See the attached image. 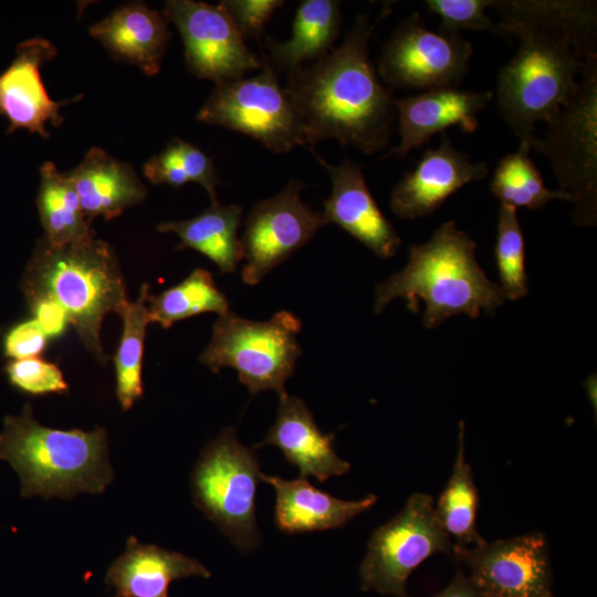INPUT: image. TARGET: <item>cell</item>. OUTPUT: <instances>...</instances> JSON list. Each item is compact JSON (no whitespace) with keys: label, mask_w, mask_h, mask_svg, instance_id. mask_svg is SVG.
Segmentation results:
<instances>
[{"label":"cell","mask_w":597,"mask_h":597,"mask_svg":"<svg viewBox=\"0 0 597 597\" xmlns=\"http://www.w3.org/2000/svg\"><path fill=\"white\" fill-rule=\"evenodd\" d=\"M505 39L520 45L498 72L496 107L519 140L534 136L570 98L586 65L597 59V2L495 0Z\"/></svg>","instance_id":"obj_1"},{"label":"cell","mask_w":597,"mask_h":597,"mask_svg":"<svg viewBox=\"0 0 597 597\" xmlns=\"http://www.w3.org/2000/svg\"><path fill=\"white\" fill-rule=\"evenodd\" d=\"M389 13L386 6L375 22L357 14L338 46L287 73L284 90L300 117L306 148L334 138L371 155L389 143L395 98L369 59L373 31Z\"/></svg>","instance_id":"obj_2"},{"label":"cell","mask_w":597,"mask_h":597,"mask_svg":"<svg viewBox=\"0 0 597 597\" xmlns=\"http://www.w3.org/2000/svg\"><path fill=\"white\" fill-rule=\"evenodd\" d=\"M475 248L474 240L453 220L443 222L427 242L410 245L401 271L377 285L375 312L380 314L394 298H404L407 308L418 314L422 301L426 328L459 314L471 318L482 311L493 314L505 297L479 265Z\"/></svg>","instance_id":"obj_3"},{"label":"cell","mask_w":597,"mask_h":597,"mask_svg":"<svg viewBox=\"0 0 597 597\" xmlns=\"http://www.w3.org/2000/svg\"><path fill=\"white\" fill-rule=\"evenodd\" d=\"M27 301L45 298L66 313L82 343L106 362L100 333L104 317L128 301L118 260L109 244L95 238L74 244L38 241L22 276Z\"/></svg>","instance_id":"obj_4"},{"label":"cell","mask_w":597,"mask_h":597,"mask_svg":"<svg viewBox=\"0 0 597 597\" xmlns=\"http://www.w3.org/2000/svg\"><path fill=\"white\" fill-rule=\"evenodd\" d=\"M0 459L18 473L23 498L98 494L113 480L104 428L92 431L48 428L35 420L30 404L19 416L4 418Z\"/></svg>","instance_id":"obj_5"},{"label":"cell","mask_w":597,"mask_h":597,"mask_svg":"<svg viewBox=\"0 0 597 597\" xmlns=\"http://www.w3.org/2000/svg\"><path fill=\"white\" fill-rule=\"evenodd\" d=\"M261 474L254 449L243 446L231 427L207 444L191 473L195 505L243 553L261 541L255 517Z\"/></svg>","instance_id":"obj_6"},{"label":"cell","mask_w":597,"mask_h":597,"mask_svg":"<svg viewBox=\"0 0 597 597\" xmlns=\"http://www.w3.org/2000/svg\"><path fill=\"white\" fill-rule=\"evenodd\" d=\"M543 138L527 139L551 163L559 189L573 197L576 226L597 220V59L584 69L576 91L547 122Z\"/></svg>","instance_id":"obj_7"},{"label":"cell","mask_w":597,"mask_h":597,"mask_svg":"<svg viewBox=\"0 0 597 597\" xmlns=\"http://www.w3.org/2000/svg\"><path fill=\"white\" fill-rule=\"evenodd\" d=\"M300 318L280 311L269 321L258 322L227 313L212 328L211 339L199 359L210 370L223 367L237 370L252 396L274 390L280 396L301 355L296 336Z\"/></svg>","instance_id":"obj_8"},{"label":"cell","mask_w":597,"mask_h":597,"mask_svg":"<svg viewBox=\"0 0 597 597\" xmlns=\"http://www.w3.org/2000/svg\"><path fill=\"white\" fill-rule=\"evenodd\" d=\"M197 119L250 136L276 154L305 147L297 112L266 60L255 76L217 84Z\"/></svg>","instance_id":"obj_9"},{"label":"cell","mask_w":597,"mask_h":597,"mask_svg":"<svg viewBox=\"0 0 597 597\" xmlns=\"http://www.w3.org/2000/svg\"><path fill=\"white\" fill-rule=\"evenodd\" d=\"M452 547L436 517L433 499L413 493L397 515L371 533L359 567L362 589L409 597L411 573L433 554L452 555Z\"/></svg>","instance_id":"obj_10"},{"label":"cell","mask_w":597,"mask_h":597,"mask_svg":"<svg viewBox=\"0 0 597 597\" xmlns=\"http://www.w3.org/2000/svg\"><path fill=\"white\" fill-rule=\"evenodd\" d=\"M473 54L459 33L426 28L418 12L400 21L378 59V74L391 87L429 91L457 87Z\"/></svg>","instance_id":"obj_11"},{"label":"cell","mask_w":597,"mask_h":597,"mask_svg":"<svg viewBox=\"0 0 597 597\" xmlns=\"http://www.w3.org/2000/svg\"><path fill=\"white\" fill-rule=\"evenodd\" d=\"M163 15L177 27L187 67L199 78L217 85L244 77L263 64L219 4L168 0Z\"/></svg>","instance_id":"obj_12"},{"label":"cell","mask_w":597,"mask_h":597,"mask_svg":"<svg viewBox=\"0 0 597 597\" xmlns=\"http://www.w3.org/2000/svg\"><path fill=\"white\" fill-rule=\"evenodd\" d=\"M303 187L301 181L291 180L273 197L256 201L250 210L240 238L247 260L241 274L245 284L261 282L327 224L323 212L302 201Z\"/></svg>","instance_id":"obj_13"},{"label":"cell","mask_w":597,"mask_h":597,"mask_svg":"<svg viewBox=\"0 0 597 597\" xmlns=\"http://www.w3.org/2000/svg\"><path fill=\"white\" fill-rule=\"evenodd\" d=\"M452 556L468 566V577L481 597L552 595L548 543L542 532L453 548Z\"/></svg>","instance_id":"obj_14"},{"label":"cell","mask_w":597,"mask_h":597,"mask_svg":"<svg viewBox=\"0 0 597 597\" xmlns=\"http://www.w3.org/2000/svg\"><path fill=\"white\" fill-rule=\"evenodd\" d=\"M15 57L0 73V115L9 122L8 133L27 129L42 138H49L46 123L60 126L64 117L60 108L69 102L53 101L42 82L41 67L57 54L56 46L44 38L20 42Z\"/></svg>","instance_id":"obj_15"},{"label":"cell","mask_w":597,"mask_h":597,"mask_svg":"<svg viewBox=\"0 0 597 597\" xmlns=\"http://www.w3.org/2000/svg\"><path fill=\"white\" fill-rule=\"evenodd\" d=\"M488 175L486 163L472 161L442 134L439 146L428 148L415 168L396 184L390 197L391 210L400 219L429 216L463 186Z\"/></svg>","instance_id":"obj_16"},{"label":"cell","mask_w":597,"mask_h":597,"mask_svg":"<svg viewBox=\"0 0 597 597\" xmlns=\"http://www.w3.org/2000/svg\"><path fill=\"white\" fill-rule=\"evenodd\" d=\"M311 151L331 177L332 192L323 211L327 224H337L381 259L394 256L401 239L371 196L362 167L348 158L332 165Z\"/></svg>","instance_id":"obj_17"},{"label":"cell","mask_w":597,"mask_h":597,"mask_svg":"<svg viewBox=\"0 0 597 597\" xmlns=\"http://www.w3.org/2000/svg\"><path fill=\"white\" fill-rule=\"evenodd\" d=\"M493 100L491 91L443 87L395 100L400 143L386 154L405 157L447 128L458 126L464 133L478 129V114Z\"/></svg>","instance_id":"obj_18"},{"label":"cell","mask_w":597,"mask_h":597,"mask_svg":"<svg viewBox=\"0 0 597 597\" xmlns=\"http://www.w3.org/2000/svg\"><path fill=\"white\" fill-rule=\"evenodd\" d=\"M334 440V433L321 431L313 413L300 397L284 392L279 396L274 423L253 449L268 444L277 447L285 460L297 468L300 478L313 476L318 482H325L350 469V464L337 455Z\"/></svg>","instance_id":"obj_19"},{"label":"cell","mask_w":597,"mask_h":597,"mask_svg":"<svg viewBox=\"0 0 597 597\" xmlns=\"http://www.w3.org/2000/svg\"><path fill=\"white\" fill-rule=\"evenodd\" d=\"M88 31L114 59L149 76L159 72L171 38L166 18L142 2L118 7Z\"/></svg>","instance_id":"obj_20"},{"label":"cell","mask_w":597,"mask_h":597,"mask_svg":"<svg viewBox=\"0 0 597 597\" xmlns=\"http://www.w3.org/2000/svg\"><path fill=\"white\" fill-rule=\"evenodd\" d=\"M261 481L275 491L274 523L286 534L345 526L377 502L373 493L357 501L339 500L302 478L285 480L262 473Z\"/></svg>","instance_id":"obj_21"},{"label":"cell","mask_w":597,"mask_h":597,"mask_svg":"<svg viewBox=\"0 0 597 597\" xmlns=\"http://www.w3.org/2000/svg\"><path fill=\"white\" fill-rule=\"evenodd\" d=\"M209 578L210 572L197 559L130 536L124 553L106 573L113 597H169V585L178 578Z\"/></svg>","instance_id":"obj_22"},{"label":"cell","mask_w":597,"mask_h":597,"mask_svg":"<svg viewBox=\"0 0 597 597\" xmlns=\"http://www.w3.org/2000/svg\"><path fill=\"white\" fill-rule=\"evenodd\" d=\"M65 174L91 222L98 216L106 220L114 219L147 197V188L132 166L98 147H92L84 159Z\"/></svg>","instance_id":"obj_23"},{"label":"cell","mask_w":597,"mask_h":597,"mask_svg":"<svg viewBox=\"0 0 597 597\" xmlns=\"http://www.w3.org/2000/svg\"><path fill=\"white\" fill-rule=\"evenodd\" d=\"M341 2L335 0H304L297 7L292 32L286 41L268 38V63L275 71L287 73L313 63L331 50L339 36Z\"/></svg>","instance_id":"obj_24"},{"label":"cell","mask_w":597,"mask_h":597,"mask_svg":"<svg viewBox=\"0 0 597 597\" xmlns=\"http://www.w3.org/2000/svg\"><path fill=\"white\" fill-rule=\"evenodd\" d=\"M242 208L211 202L202 213L184 221H168L157 227L159 232L178 235V249H192L210 259L222 273H231L243 259V247L238 235Z\"/></svg>","instance_id":"obj_25"},{"label":"cell","mask_w":597,"mask_h":597,"mask_svg":"<svg viewBox=\"0 0 597 597\" xmlns=\"http://www.w3.org/2000/svg\"><path fill=\"white\" fill-rule=\"evenodd\" d=\"M36 206L43 238L49 243L65 245L95 238L71 180L52 161H45L40 168Z\"/></svg>","instance_id":"obj_26"},{"label":"cell","mask_w":597,"mask_h":597,"mask_svg":"<svg viewBox=\"0 0 597 597\" xmlns=\"http://www.w3.org/2000/svg\"><path fill=\"white\" fill-rule=\"evenodd\" d=\"M459 442L450 479L436 505V517L453 544V548H470L485 540L476 528L479 491L464 455V422H459Z\"/></svg>","instance_id":"obj_27"},{"label":"cell","mask_w":597,"mask_h":597,"mask_svg":"<svg viewBox=\"0 0 597 597\" xmlns=\"http://www.w3.org/2000/svg\"><path fill=\"white\" fill-rule=\"evenodd\" d=\"M527 140H521L517 149L501 158L490 181V191L504 203L517 209L536 210L552 200L573 202V197L544 185L540 170L530 158Z\"/></svg>","instance_id":"obj_28"},{"label":"cell","mask_w":597,"mask_h":597,"mask_svg":"<svg viewBox=\"0 0 597 597\" xmlns=\"http://www.w3.org/2000/svg\"><path fill=\"white\" fill-rule=\"evenodd\" d=\"M149 285L143 284L136 301H127L118 311L124 322L115 356L116 396L123 410H129L143 396L142 362L147 325Z\"/></svg>","instance_id":"obj_29"},{"label":"cell","mask_w":597,"mask_h":597,"mask_svg":"<svg viewBox=\"0 0 597 597\" xmlns=\"http://www.w3.org/2000/svg\"><path fill=\"white\" fill-rule=\"evenodd\" d=\"M150 323L163 328L205 312L229 313V302L216 286L210 272L195 269L182 282L157 295H148Z\"/></svg>","instance_id":"obj_30"},{"label":"cell","mask_w":597,"mask_h":597,"mask_svg":"<svg viewBox=\"0 0 597 597\" xmlns=\"http://www.w3.org/2000/svg\"><path fill=\"white\" fill-rule=\"evenodd\" d=\"M143 172L151 184L181 187L197 182L205 188L211 202L218 201V177L212 159L196 145L179 137L172 138L165 149L144 165Z\"/></svg>","instance_id":"obj_31"},{"label":"cell","mask_w":597,"mask_h":597,"mask_svg":"<svg viewBox=\"0 0 597 597\" xmlns=\"http://www.w3.org/2000/svg\"><path fill=\"white\" fill-rule=\"evenodd\" d=\"M494 255L500 287L505 300L516 301L528 292L525 243L516 208L500 203Z\"/></svg>","instance_id":"obj_32"},{"label":"cell","mask_w":597,"mask_h":597,"mask_svg":"<svg viewBox=\"0 0 597 597\" xmlns=\"http://www.w3.org/2000/svg\"><path fill=\"white\" fill-rule=\"evenodd\" d=\"M493 0H426L428 10L441 19L439 32L450 34L461 30L485 31L504 38L499 25L488 14ZM505 39V38H504Z\"/></svg>","instance_id":"obj_33"},{"label":"cell","mask_w":597,"mask_h":597,"mask_svg":"<svg viewBox=\"0 0 597 597\" xmlns=\"http://www.w3.org/2000/svg\"><path fill=\"white\" fill-rule=\"evenodd\" d=\"M4 373L10 385L25 395L43 396L69 390L60 368L39 357L9 360Z\"/></svg>","instance_id":"obj_34"},{"label":"cell","mask_w":597,"mask_h":597,"mask_svg":"<svg viewBox=\"0 0 597 597\" xmlns=\"http://www.w3.org/2000/svg\"><path fill=\"white\" fill-rule=\"evenodd\" d=\"M282 0H222L219 6L230 17L241 35L260 39Z\"/></svg>","instance_id":"obj_35"},{"label":"cell","mask_w":597,"mask_h":597,"mask_svg":"<svg viewBox=\"0 0 597 597\" xmlns=\"http://www.w3.org/2000/svg\"><path fill=\"white\" fill-rule=\"evenodd\" d=\"M48 338L34 318L24 320L6 331L2 352L10 360L38 357L45 349Z\"/></svg>","instance_id":"obj_36"},{"label":"cell","mask_w":597,"mask_h":597,"mask_svg":"<svg viewBox=\"0 0 597 597\" xmlns=\"http://www.w3.org/2000/svg\"><path fill=\"white\" fill-rule=\"evenodd\" d=\"M28 304L33 318L49 338L56 337L64 333L70 324L64 310L51 300H32L28 301Z\"/></svg>","instance_id":"obj_37"},{"label":"cell","mask_w":597,"mask_h":597,"mask_svg":"<svg viewBox=\"0 0 597 597\" xmlns=\"http://www.w3.org/2000/svg\"><path fill=\"white\" fill-rule=\"evenodd\" d=\"M433 597H481L469 577L460 568L453 580Z\"/></svg>","instance_id":"obj_38"},{"label":"cell","mask_w":597,"mask_h":597,"mask_svg":"<svg viewBox=\"0 0 597 597\" xmlns=\"http://www.w3.org/2000/svg\"><path fill=\"white\" fill-rule=\"evenodd\" d=\"M548 597H554V596H553V594H552V595H551V596H548Z\"/></svg>","instance_id":"obj_39"},{"label":"cell","mask_w":597,"mask_h":597,"mask_svg":"<svg viewBox=\"0 0 597 597\" xmlns=\"http://www.w3.org/2000/svg\"><path fill=\"white\" fill-rule=\"evenodd\" d=\"M0 329H1V327H0Z\"/></svg>","instance_id":"obj_40"}]
</instances>
